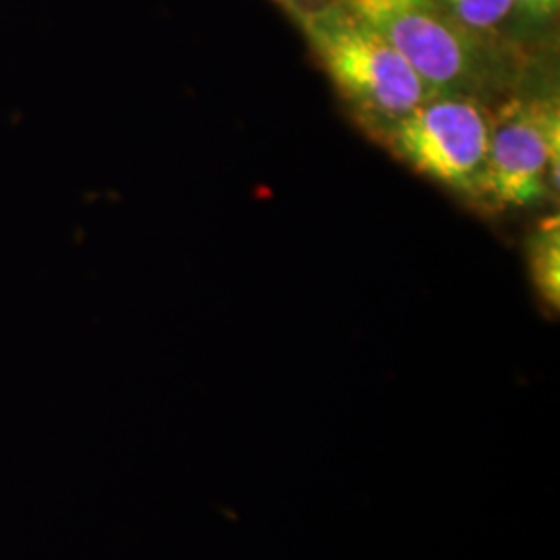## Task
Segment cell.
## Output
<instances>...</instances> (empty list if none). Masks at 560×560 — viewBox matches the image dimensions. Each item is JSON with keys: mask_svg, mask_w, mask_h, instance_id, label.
Listing matches in <instances>:
<instances>
[{"mask_svg": "<svg viewBox=\"0 0 560 560\" xmlns=\"http://www.w3.org/2000/svg\"><path fill=\"white\" fill-rule=\"evenodd\" d=\"M463 27L486 40L499 42L506 21L513 20V0H441Z\"/></svg>", "mask_w": 560, "mask_h": 560, "instance_id": "8992f818", "label": "cell"}, {"mask_svg": "<svg viewBox=\"0 0 560 560\" xmlns=\"http://www.w3.org/2000/svg\"><path fill=\"white\" fill-rule=\"evenodd\" d=\"M559 102L515 96L492 113L486 201L529 208L559 191Z\"/></svg>", "mask_w": 560, "mask_h": 560, "instance_id": "277c9868", "label": "cell"}, {"mask_svg": "<svg viewBox=\"0 0 560 560\" xmlns=\"http://www.w3.org/2000/svg\"><path fill=\"white\" fill-rule=\"evenodd\" d=\"M560 0H513V20L525 36L550 30L559 18Z\"/></svg>", "mask_w": 560, "mask_h": 560, "instance_id": "52a82bcc", "label": "cell"}, {"mask_svg": "<svg viewBox=\"0 0 560 560\" xmlns=\"http://www.w3.org/2000/svg\"><path fill=\"white\" fill-rule=\"evenodd\" d=\"M492 113L478 96L434 94L368 131L421 177L465 200L486 201Z\"/></svg>", "mask_w": 560, "mask_h": 560, "instance_id": "3957f363", "label": "cell"}, {"mask_svg": "<svg viewBox=\"0 0 560 560\" xmlns=\"http://www.w3.org/2000/svg\"><path fill=\"white\" fill-rule=\"evenodd\" d=\"M390 42L436 94L481 101L502 78L501 42L463 27L441 0H340Z\"/></svg>", "mask_w": 560, "mask_h": 560, "instance_id": "7a4b0ae2", "label": "cell"}, {"mask_svg": "<svg viewBox=\"0 0 560 560\" xmlns=\"http://www.w3.org/2000/svg\"><path fill=\"white\" fill-rule=\"evenodd\" d=\"M275 2H291V4H300V7H314L322 0H275Z\"/></svg>", "mask_w": 560, "mask_h": 560, "instance_id": "ba28073f", "label": "cell"}, {"mask_svg": "<svg viewBox=\"0 0 560 560\" xmlns=\"http://www.w3.org/2000/svg\"><path fill=\"white\" fill-rule=\"evenodd\" d=\"M527 264L540 300L559 310L560 305V221L548 217L536 226L527 243Z\"/></svg>", "mask_w": 560, "mask_h": 560, "instance_id": "5b68a950", "label": "cell"}, {"mask_svg": "<svg viewBox=\"0 0 560 560\" xmlns=\"http://www.w3.org/2000/svg\"><path fill=\"white\" fill-rule=\"evenodd\" d=\"M363 127L397 119L434 96L397 48L340 0L277 2Z\"/></svg>", "mask_w": 560, "mask_h": 560, "instance_id": "6da1fadb", "label": "cell"}]
</instances>
